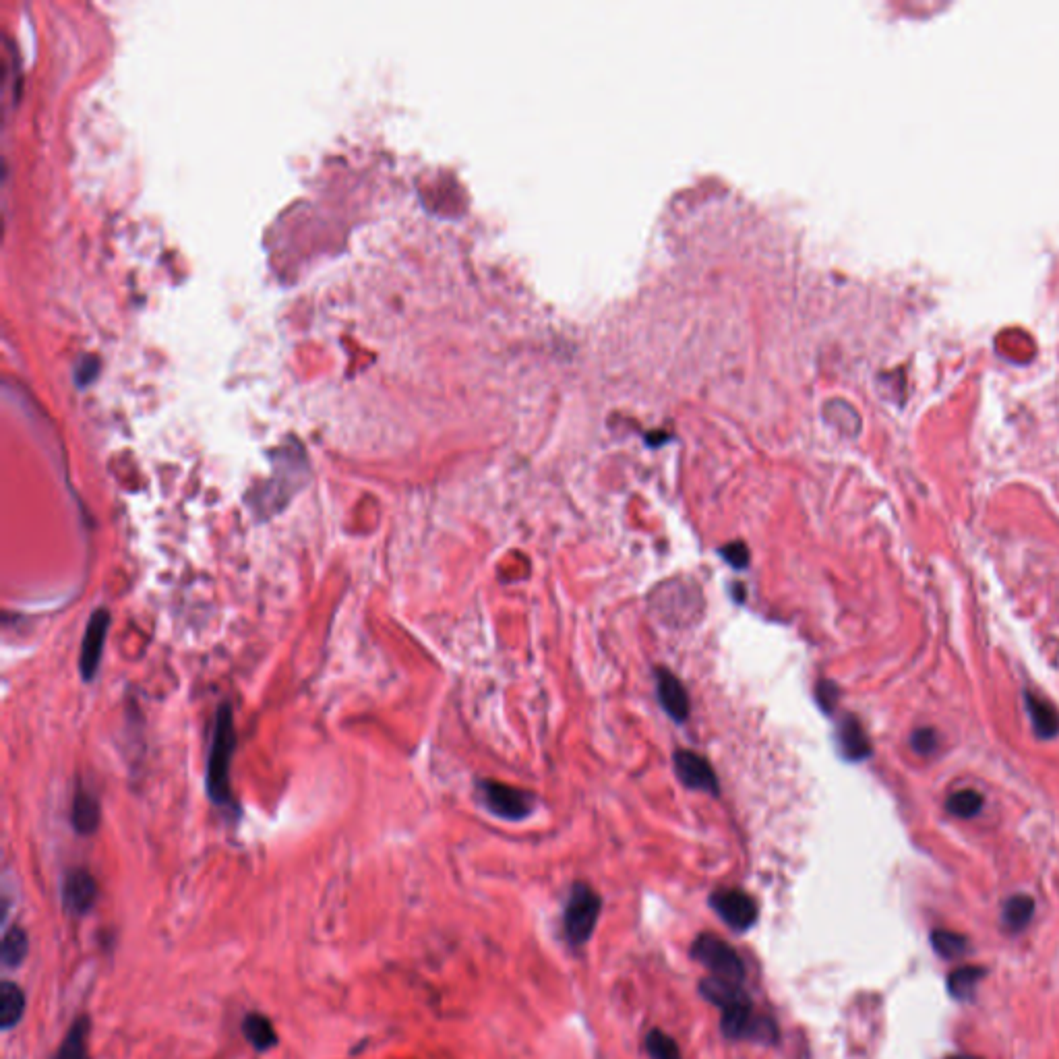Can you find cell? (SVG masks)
<instances>
[{
	"instance_id": "6da1fadb",
	"label": "cell",
	"mask_w": 1059,
	"mask_h": 1059,
	"mask_svg": "<svg viewBox=\"0 0 1059 1059\" xmlns=\"http://www.w3.org/2000/svg\"><path fill=\"white\" fill-rule=\"evenodd\" d=\"M700 991L720 1010V1028L726 1039L762 1045H774L778 1041L776 1022L755 1010V1004L743 985L706 977L700 983Z\"/></svg>"
},
{
	"instance_id": "7a4b0ae2",
	"label": "cell",
	"mask_w": 1059,
	"mask_h": 1059,
	"mask_svg": "<svg viewBox=\"0 0 1059 1059\" xmlns=\"http://www.w3.org/2000/svg\"><path fill=\"white\" fill-rule=\"evenodd\" d=\"M236 749V729H234V714L228 704H222L216 712L214 722V735H211V747H209V758H207V772H205V789L211 799V803L232 809L234 797L230 789V766Z\"/></svg>"
},
{
	"instance_id": "3957f363",
	"label": "cell",
	"mask_w": 1059,
	"mask_h": 1059,
	"mask_svg": "<svg viewBox=\"0 0 1059 1059\" xmlns=\"http://www.w3.org/2000/svg\"><path fill=\"white\" fill-rule=\"evenodd\" d=\"M600 911L602 898L592 886L580 882L571 888L563 913V931L573 948H582L590 942Z\"/></svg>"
},
{
	"instance_id": "277c9868",
	"label": "cell",
	"mask_w": 1059,
	"mask_h": 1059,
	"mask_svg": "<svg viewBox=\"0 0 1059 1059\" xmlns=\"http://www.w3.org/2000/svg\"><path fill=\"white\" fill-rule=\"evenodd\" d=\"M691 956L706 968L710 973L708 977H714L724 983L745 985L747 971L741 956L731 944L720 940L718 935L702 933L695 937V942L691 944Z\"/></svg>"
},
{
	"instance_id": "5b68a950",
	"label": "cell",
	"mask_w": 1059,
	"mask_h": 1059,
	"mask_svg": "<svg viewBox=\"0 0 1059 1059\" xmlns=\"http://www.w3.org/2000/svg\"><path fill=\"white\" fill-rule=\"evenodd\" d=\"M478 791L487 809L503 820H511V822L524 820L536 807L534 795L522 789H513V786L503 784V782L480 780Z\"/></svg>"
},
{
	"instance_id": "8992f818",
	"label": "cell",
	"mask_w": 1059,
	"mask_h": 1059,
	"mask_svg": "<svg viewBox=\"0 0 1059 1059\" xmlns=\"http://www.w3.org/2000/svg\"><path fill=\"white\" fill-rule=\"evenodd\" d=\"M710 906L714 913L724 921L726 927H731L737 933H747L755 923H758L760 911L758 902L753 896H749L745 890L739 888H720L712 892Z\"/></svg>"
},
{
	"instance_id": "52a82bcc",
	"label": "cell",
	"mask_w": 1059,
	"mask_h": 1059,
	"mask_svg": "<svg viewBox=\"0 0 1059 1059\" xmlns=\"http://www.w3.org/2000/svg\"><path fill=\"white\" fill-rule=\"evenodd\" d=\"M110 629V613L106 609H98L87 621L83 642H81V654H79V673L85 681H94L100 669L106 638Z\"/></svg>"
},
{
	"instance_id": "ba28073f",
	"label": "cell",
	"mask_w": 1059,
	"mask_h": 1059,
	"mask_svg": "<svg viewBox=\"0 0 1059 1059\" xmlns=\"http://www.w3.org/2000/svg\"><path fill=\"white\" fill-rule=\"evenodd\" d=\"M98 902V884L87 869H71L63 880V906L73 917H83Z\"/></svg>"
},
{
	"instance_id": "9c48e42d",
	"label": "cell",
	"mask_w": 1059,
	"mask_h": 1059,
	"mask_svg": "<svg viewBox=\"0 0 1059 1059\" xmlns=\"http://www.w3.org/2000/svg\"><path fill=\"white\" fill-rule=\"evenodd\" d=\"M675 772L685 789L718 795V778L704 755L681 749L675 755Z\"/></svg>"
},
{
	"instance_id": "30bf717a",
	"label": "cell",
	"mask_w": 1059,
	"mask_h": 1059,
	"mask_svg": "<svg viewBox=\"0 0 1059 1059\" xmlns=\"http://www.w3.org/2000/svg\"><path fill=\"white\" fill-rule=\"evenodd\" d=\"M656 691L662 708L675 722H685L689 718V693L671 671L660 669L656 673Z\"/></svg>"
},
{
	"instance_id": "8fae6325",
	"label": "cell",
	"mask_w": 1059,
	"mask_h": 1059,
	"mask_svg": "<svg viewBox=\"0 0 1059 1059\" xmlns=\"http://www.w3.org/2000/svg\"><path fill=\"white\" fill-rule=\"evenodd\" d=\"M71 824L77 834L92 836L100 826V801L85 786H77L71 805Z\"/></svg>"
},
{
	"instance_id": "7c38bea8",
	"label": "cell",
	"mask_w": 1059,
	"mask_h": 1059,
	"mask_svg": "<svg viewBox=\"0 0 1059 1059\" xmlns=\"http://www.w3.org/2000/svg\"><path fill=\"white\" fill-rule=\"evenodd\" d=\"M838 747L842 751V755L846 760H853V762H859V760H865L867 755L871 753V743L863 731L861 722L855 718V716H846L840 724H838Z\"/></svg>"
},
{
	"instance_id": "4fadbf2b",
	"label": "cell",
	"mask_w": 1059,
	"mask_h": 1059,
	"mask_svg": "<svg viewBox=\"0 0 1059 1059\" xmlns=\"http://www.w3.org/2000/svg\"><path fill=\"white\" fill-rule=\"evenodd\" d=\"M1026 710L1039 737L1051 739L1059 733V714L1047 700L1039 698L1035 693H1026Z\"/></svg>"
},
{
	"instance_id": "5bb4252c",
	"label": "cell",
	"mask_w": 1059,
	"mask_h": 1059,
	"mask_svg": "<svg viewBox=\"0 0 1059 1059\" xmlns=\"http://www.w3.org/2000/svg\"><path fill=\"white\" fill-rule=\"evenodd\" d=\"M25 1014V993L13 981H3L0 985V1026L3 1031L15 1028Z\"/></svg>"
},
{
	"instance_id": "9a60e30c",
	"label": "cell",
	"mask_w": 1059,
	"mask_h": 1059,
	"mask_svg": "<svg viewBox=\"0 0 1059 1059\" xmlns=\"http://www.w3.org/2000/svg\"><path fill=\"white\" fill-rule=\"evenodd\" d=\"M54 1059H89V1018L79 1016L60 1043Z\"/></svg>"
},
{
	"instance_id": "2e32d148",
	"label": "cell",
	"mask_w": 1059,
	"mask_h": 1059,
	"mask_svg": "<svg viewBox=\"0 0 1059 1059\" xmlns=\"http://www.w3.org/2000/svg\"><path fill=\"white\" fill-rule=\"evenodd\" d=\"M242 1035H245V1039L257 1051H269L278 1043V1035L274 1031V1026H271L269 1018L257 1012L249 1014L245 1020H242Z\"/></svg>"
},
{
	"instance_id": "e0dca14e",
	"label": "cell",
	"mask_w": 1059,
	"mask_h": 1059,
	"mask_svg": "<svg viewBox=\"0 0 1059 1059\" xmlns=\"http://www.w3.org/2000/svg\"><path fill=\"white\" fill-rule=\"evenodd\" d=\"M1033 915H1035V900L1031 896H1026V894H1016L1010 900H1006V904H1004L1002 923H1004V927L1008 931L1018 933L1028 923H1031Z\"/></svg>"
},
{
	"instance_id": "ac0fdd59",
	"label": "cell",
	"mask_w": 1059,
	"mask_h": 1059,
	"mask_svg": "<svg viewBox=\"0 0 1059 1059\" xmlns=\"http://www.w3.org/2000/svg\"><path fill=\"white\" fill-rule=\"evenodd\" d=\"M29 954V937L21 927H11L5 931L3 937V950H0V958L7 968H17L23 964V960Z\"/></svg>"
},
{
	"instance_id": "d6986e66",
	"label": "cell",
	"mask_w": 1059,
	"mask_h": 1059,
	"mask_svg": "<svg viewBox=\"0 0 1059 1059\" xmlns=\"http://www.w3.org/2000/svg\"><path fill=\"white\" fill-rule=\"evenodd\" d=\"M983 977V968L979 966H960L950 975L948 989L956 1000H968L975 993L977 983Z\"/></svg>"
},
{
	"instance_id": "ffe728a7",
	"label": "cell",
	"mask_w": 1059,
	"mask_h": 1059,
	"mask_svg": "<svg viewBox=\"0 0 1059 1059\" xmlns=\"http://www.w3.org/2000/svg\"><path fill=\"white\" fill-rule=\"evenodd\" d=\"M931 944H933V950L940 954L942 958H946V960L962 958L966 954V950H968L966 937L962 933L948 931V929L933 931L931 933Z\"/></svg>"
},
{
	"instance_id": "44dd1931",
	"label": "cell",
	"mask_w": 1059,
	"mask_h": 1059,
	"mask_svg": "<svg viewBox=\"0 0 1059 1059\" xmlns=\"http://www.w3.org/2000/svg\"><path fill=\"white\" fill-rule=\"evenodd\" d=\"M646 1051L652 1059H683L677 1041L658 1028H652L646 1035Z\"/></svg>"
},
{
	"instance_id": "7402d4cb",
	"label": "cell",
	"mask_w": 1059,
	"mask_h": 1059,
	"mask_svg": "<svg viewBox=\"0 0 1059 1059\" xmlns=\"http://www.w3.org/2000/svg\"><path fill=\"white\" fill-rule=\"evenodd\" d=\"M981 807H983V797L977 791H973V789L958 791V793L950 795V799H948V811L952 815H956V818H962V820L975 818V815L981 811Z\"/></svg>"
},
{
	"instance_id": "603a6c76",
	"label": "cell",
	"mask_w": 1059,
	"mask_h": 1059,
	"mask_svg": "<svg viewBox=\"0 0 1059 1059\" xmlns=\"http://www.w3.org/2000/svg\"><path fill=\"white\" fill-rule=\"evenodd\" d=\"M720 557L729 563L731 567L735 569H743L749 565V551L743 542H731V544H724V547L720 549Z\"/></svg>"
},
{
	"instance_id": "cb8c5ba5",
	"label": "cell",
	"mask_w": 1059,
	"mask_h": 1059,
	"mask_svg": "<svg viewBox=\"0 0 1059 1059\" xmlns=\"http://www.w3.org/2000/svg\"><path fill=\"white\" fill-rule=\"evenodd\" d=\"M937 747V735L931 731V729H921V731H915L913 735V749L921 755H929L933 753Z\"/></svg>"
},
{
	"instance_id": "d4e9b609",
	"label": "cell",
	"mask_w": 1059,
	"mask_h": 1059,
	"mask_svg": "<svg viewBox=\"0 0 1059 1059\" xmlns=\"http://www.w3.org/2000/svg\"><path fill=\"white\" fill-rule=\"evenodd\" d=\"M836 698H838V691H836V687L832 683L822 681L818 685V702H820L824 712H832V708L836 704Z\"/></svg>"
},
{
	"instance_id": "484cf974",
	"label": "cell",
	"mask_w": 1059,
	"mask_h": 1059,
	"mask_svg": "<svg viewBox=\"0 0 1059 1059\" xmlns=\"http://www.w3.org/2000/svg\"><path fill=\"white\" fill-rule=\"evenodd\" d=\"M948 1059H981V1057H975V1055H954V1057H948Z\"/></svg>"
}]
</instances>
